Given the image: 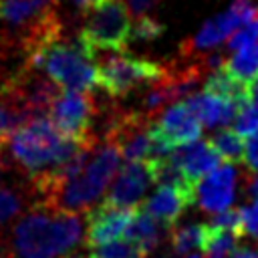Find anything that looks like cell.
Segmentation results:
<instances>
[{"label":"cell","mask_w":258,"mask_h":258,"mask_svg":"<svg viewBox=\"0 0 258 258\" xmlns=\"http://www.w3.org/2000/svg\"><path fill=\"white\" fill-rule=\"evenodd\" d=\"M83 238V220L75 212H60L34 202L12 226L0 258H62Z\"/></svg>","instance_id":"1"},{"label":"cell","mask_w":258,"mask_h":258,"mask_svg":"<svg viewBox=\"0 0 258 258\" xmlns=\"http://www.w3.org/2000/svg\"><path fill=\"white\" fill-rule=\"evenodd\" d=\"M97 135L85 139L62 135L48 115H40L24 123L0 149L4 165L18 169L28 179L71 159Z\"/></svg>","instance_id":"2"},{"label":"cell","mask_w":258,"mask_h":258,"mask_svg":"<svg viewBox=\"0 0 258 258\" xmlns=\"http://www.w3.org/2000/svg\"><path fill=\"white\" fill-rule=\"evenodd\" d=\"M62 34L58 0H0V58L22 54Z\"/></svg>","instance_id":"3"},{"label":"cell","mask_w":258,"mask_h":258,"mask_svg":"<svg viewBox=\"0 0 258 258\" xmlns=\"http://www.w3.org/2000/svg\"><path fill=\"white\" fill-rule=\"evenodd\" d=\"M95 52L77 38L58 34L48 42L30 50L22 64L46 73L58 87L75 91H93L99 87V64Z\"/></svg>","instance_id":"4"},{"label":"cell","mask_w":258,"mask_h":258,"mask_svg":"<svg viewBox=\"0 0 258 258\" xmlns=\"http://www.w3.org/2000/svg\"><path fill=\"white\" fill-rule=\"evenodd\" d=\"M121 157L123 155H121L117 141L109 133H105L101 145H97L87 167L77 177L60 185L42 204L52 210L75 212V214L83 210H91L93 204L103 196L109 181L117 175L121 167Z\"/></svg>","instance_id":"5"},{"label":"cell","mask_w":258,"mask_h":258,"mask_svg":"<svg viewBox=\"0 0 258 258\" xmlns=\"http://www.w3.org/2000/svg\"><path fill=\"white\" fill-rule=\"evenodd\" d=\"M125 0H101L85 16L77 32L79 40L97 50L125 52L133 42V24Z\"/></svg>","instance_id":"6"},{"label":"cell","mask_w":258,"mask_h":258,"mask_svg":"<svg viewBox=\"0 0 258 258\" xmlns=\"http://www.w3.org/2000/svg\"><path fill=\"white\" fill-rule=\"evenodd\" d=\"M167 69L169 62L129 54H111L99 64V89L113 99H121L157 83L165 77Z\"/></svg>","instance_id":"7"},{"label":"cell","mask_w":258,"mask_h":258,"mask_svg":"<svg viewBox=\"0 0 258 258\" xmlns=\"http://www.w3.org/2000/svg\"><path fill=\"white\" fill-rule=\"evenodd\" d=\"M254 18H258V2H254V0H234L228 10L210 18L208 22H204V26L196 34H191L189 38L179 42L177 58L196 60V58L212 52L230 34H234V30L238 26H242V24L254 20Z\"/></svg>","instance_id":"8"},{"label":"cell","mask_w":258,"mask_h":258,"mask_svg":"<svg viewBox=\"0 0 258 258\" xmlns=\"http://www.w3.org/2000/svg\"><path fill=\"white\" fill-rule=\"evenodd\" d=\"M99 115V105L89 91L64 89L52 103L48 117L67 137L85 139L93 135V125Z\"/></svg>","instance_id":"9"},{"label":"cell","mask_w":258,"mask_h":258,"mask_svg":"<svg viewBox=\"0 0 258 258\" xmlns=\"http://www.w3.org/2000/svg\"><path fill=\"white\" fill-rule=\"evenodd\" d=\"M151 183H155V175L149 161H125L107 191L105 204L119 208H135V204L143 198Z\"/></svg>","instance_id":"10"},{"label":"cell","mask_w":258,"mask_h":258,"mask_svg":"<svg viewBox=\"0 0 258 258\" xmlns=\"http://www.w3.org/2000/svg\"><path fill=\"white\" fill-rule=\"evenodd\" d=\"M198 202V187L187 183H159L157 191L143 204V210L149 212L165 228H173L177 220L185 214L189 206Z\"/></svg>","instance_id":"11"},{"label":"cell","mask_w":258,"mask_h":258,"mask_svg":"<svg viewBox=\"0 0 258 258\" xmlns=\"http://www.w3.org/2000/svg\"><path fill=\"white\" fill-rule=\"evenodd\" d=\"M133 216L135 208H119L105 202L91 208L87 216V246L97 248L115 242L127 232Z\"/></svg>","instance_id":"12"},{"label":"cell","mask_w":258,"mask_h":258,"mask_svg":"<svg viewBox=\"0 0 258 258\" xmlns=\"http://www.w3.org/2000/svg\"><path fill=\"white\" fill-rule=\"evenodd\" d=\"M236 185L238 171L234 163L226 161L198 183V206L210 214H218L230 208L236 198Z\"/></svg>","instance_id":"13"},{"label":"cell","mask_w":258,"mask_h":258,"mask_svg":"<svg viewBox=\"0 0 258 258\" xmlns=\"http://www.w3.org/2000/svg\"><path fill=\"white\" fill-rule=\"evenodd\" d=\"M169 159L179 167V171L185 175V179L194 185H198L208 173H212L216 167L222 165V155L216 151V147L208 141H191L187 145H179L171 151Z\"/></svg>","instance_id":"14"},{"label":"cell","mask_w":258,"mask_h":258,"mask_svg":"<svg viewBox=\"0 0 258 258\" xmlns=\"http://www.w3.org/2000/svg\"><path fill=\"white\" fill-rule=\"evenodd\" d=\"M155 127L165 137V141L173 147L198 141L202 135V121L198 119V115L189 109V105L185 101L171 103L163 111V115L159 117V123H155Z\"/></svg>","instance_id":"15"},{"label":"cell","mask_w":258,"mask_h":258,"mask_svg":"<svg viewBox=\"0 0 258 258\" xmlns=\"http://www.w3.org/2000/svg\"><path fill=\"white\" fill-rule=\"evenodd\" d=\"M30 119H34V115L24 103V99L10 85L8 79H2L0 81V149Z\"/></svg>","instance_id":"16"},{"label":"cell","mask_w":258,"mask_h":258,"mask_svg":"<svg viewBox=\"0 0 258 258\" xmlns=\"http://www.w3.org/2000/svg\"><path fill=\"white\" fill-rule=\"evenodd\" d=\"M189 109L198 115V119L202 121V125L216 129V127H224L228 123H232L240 111V107L224 97H218L214 93L202 91V93H194L187 99H183Z\"/></svg>","instance_id":"17"},{"label":"cell","mask_w":258,"mask_h":258,"mask_svg":"<svg viewBox=\"0 0 258 258\" xmlns=\"http://www.w3.org/2000/svg\"><path fill=\"white\" fill-rule=\"evenodd\" d=\"M125 236H127V240H133L135 244H139L143 250H147L151 254L163 238V224L157 222L149 212L135 210V216H133Z\"/></svg>","instance_id":"18"},{"label":"cell","mask_w":258,"mask_h":258,"mask_svg":"<svg viewBox=\"0 0 258 258\" xmlns=\"http://www.w3.org/2000/svg\"><path fill=\"white\" fill-rule=\"evenodd\" d=\"M206 238H208V224L189 222V224H183V226H177L171 230L169 244L175 254L183 256V254H191L198 248H204Z\"/></svg>","instance_id":"19"},{"label":"cell","mask_w":258,"mask_h":258,"mask_svg":"<svg viewBox=\"0 0 258 258\" xmlns=\"http://www.w3.org/2000/svg\"><path fill=\"white\" fill-rule=\"evenodd\" d=\"M224 67L236 77L240 79L242 83H252L254 77L258 75V40L244 46V48H238L232 52V56L226 58Z\"/></svg>","instance_id":"20"},{"label":"cell","mask_w":258,"mask_h":258,"mask_svg":"<svg viewBox=\"0 0 258 258\" xmlns=\"http://www.w3.org/2000/svg\"><path fill=\"white\" fill-rule=\"evenodd\" d=\"M210 143L216 147V151L222 155L224 161L228 163H242L244 161V139L236 129H220L218 133H214V137L210 139Z\"/></svg>","instance_id":"21"},{"label":"cell","mask_w":258,"mask_h":258,"mask_svg":"<svg viewBox=\"0 0 258 258\" xmlns=\"http://www.w3.org/2000/svg\"><path fill=\"white\" fill-rule=\"evenodd\" d=\"M28 194H30V187H28V191H24L20 187H10V185L0 187V244H2V232H4V228L16 216L22 214Z\"/></svg>","instance_id":"22"},{"label":"cell","mask_w":258,"mask_h":258,"mask_svg":"<svg viewBox=\"0 0 258 258\" xmlns=\"http://www.w3.org/2000/svg\"><path fill=\"white\" fill-rule=\"evenodd\" d=\"M240 238H242V234H238V232L218 230L208 224V238H206L204 250H206L208 258H226L228 254H232L236 250V244Z\"/></svg>","instance_id":"23"},{"label":"cell","mask_w":258,"mask_h":258,"mask_svg":"<svg viewBox=\"0 0 258 258\" xmlns=\"http://www.w3.org/2000/svg\"><path fill=\"white\" fill-rule=\"evenodd\" d=\"M93 258H149V252L143 250L133 240L127 242H109L105 246H97L91 252Z\"/></svg>","instance_id":"24"},{"label":"cell","mask_w":258,"mask_h":258,"mask_svg":"<svg viewBox=\"0 0 258 258\" xmlns=\"http://www.w3.org/2000/svg\"><path fill=\"white\" fill-rule=\"evenodd\" d=\"M165 32V26L151 14L137 16L133 24V42H153Z\"/></svg>","instance_id":"25"},{"label":"cell","mask_w":258,"mask_h":258,"mask_svg":"<svg viewBox=\"0 0 258 258\" xmlns=\"http://www.w3.org/2000/svg\"><path fill=\"white\" fill-rule=\"evenodd\" d=\"M256 40H258V18L242 24V28H236L234 34L228 38L226 48H228V52H234V50L244 48V46H248Z\"/></svg>","instance_id":"26"},{"label":"cell","mask_w":258,"mask_h":258,"mask_svg":"<svg viewBox=\"0 0 258 258\" xmlns=\"http://www.w3.org/2000/svg\"><path fill=\"white\" fill-rule=\"evenodd\" d=\"M208 224H210L212 228H218V230H232V232H238V234L244 236V228H242V210L226 208V210L218 212Z\"/></svg>","instance_id":"27"},{"label":"cell","mask_w":258,"mask_h":258,"mask_svg":"<svg viewBox=\"0 0 258 258\" xmlns=\"http://www.w3.org/2000/svg\"><path fill=\"white\" fill-rule=\"evenodd\" d=\"M242 228L246 236H252L254 240H258V202L256 200L242 208Z\"/></svg>","instance_id":"28"},{"label":"cell","mask_w":258,"mask_h":258,"mask_svg":"<svg viewBox=\"0 0 258 258\" xmlns=\"http://www.w3.org/2000/svg\"><path fill=\"white\" fill-rule=\"evenodd\" d=\"M244 165L250 173L258 171V131H254L246 139V151H244Z\"/></svg>","instance_id":"29"},{"label":"cell","mask_w":258,"mask_h":258,"mask_svg":"<svg viewBox=\"0 0 258 258\" xmlns=\"http://www.w3.org/2000/svg\"><path fill=\"white\" fill-rule=\"evenodd\" d=\"M129 10L135 14V16H143V14H149L151 10H155L161 0H125Z\"/></svg>","instance_id":"30"},{"label":"cell","mask_w":258,"mask_h":258,"mask_svg":"<svg viewBox=\"0 0 258 258\" xmlns=\"http://www.w3.org/2000/svg\"><path fill=\"white\" fill-rule=\"evenodd\" d=\"M232 258H258V250L256 248H250V246H242L232 252Z\"/></svg>","instance_id":"31"},{"label":"cell","mask_w":258,"mask_h":258,"mask_svg":"<svg viewBox=\"0 0 258 258\" xmlns=\"http://www.w3.org/2000/svg\"><path fill=\"white\" fill-rule=\"evenodd\" d=\"M246 191L252 200L258 202V175H248L246 177Z\"/></svg>","instance_id":"32"},{"label":"cell","mask_w":258,"mask_h":258,"mask_svg":"<svg viewBox=\"0 0 258 258\" xmlns=\"http://www.w3.org/2000/svg\"><path fill=\"white\" fill-rule=\"evenodd\" d=\"M62 258H93L91 254H85V252H73L69 256H62Z\"/></svg>","instance_id":"33"},{"label":"cell","mask_w":258,"mask_h":258,"mask_svg":"<svg viewBox=\"0 0 258 258\" xmlns=\"http://www.w3.org/2000/svg\"><path fill=\"white\" fill-rule=\"evenodd\" d=\"M185 258H202V256H198V254H189V256H185Z\"/></svg>","instance_id":"34"}]
</instances>
